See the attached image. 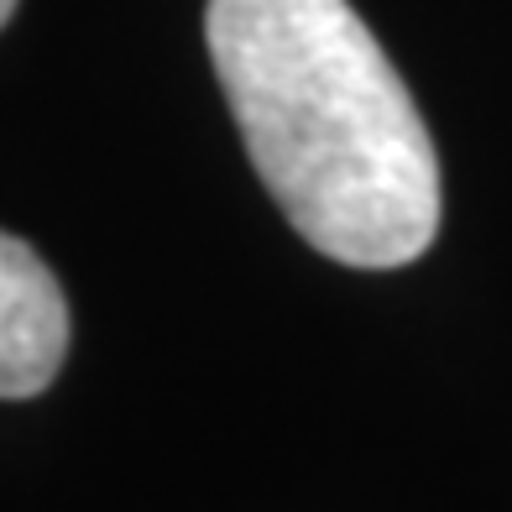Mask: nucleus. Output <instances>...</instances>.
I'll return each mask as SVG.
<instances>
[{
  "mask_svg": "<svg viewBox=\"0 0 512 512\" xmlns=\"http://www.w3.org/2000/svg\"><path fill=\"white\" fill-rule=\"evenodd\" d=\"M209 63L251 168L319 256L361 272L439 236V157L351 0H209Z\"/></svg>",
  "mask_w": 512,
  "mask_h": 512,
  "instance_id": "nucleus-1",
  "label": "nucleus"
},
{
  "mask_svg": "<svg viewBox=\"0 0 512 512\" xmlns=\"http://www.w3.org/2000/svg\"><path fill=\"white\" fill-rule=\"evenodd\" d=\"M68 356V298L42 256L0 230V398L48 392Z\"/></svg>",
  "mask_w": 512,
  "mask_h": 512,
  "instance_id": "nucleus-2",
  "label": "nucleus"
},
{
  "mask_svg": "<svg viewBox=\"0 0 512 512\" xmlns=\"http://www.w3.org/2000/svg\"><path fill=\"white\" fill-rule=\"evenodd\" d=\"M11 11H16V0H0V27L11 21Z\"/></svg>",
  "mask_w": 512,
  "mask_h": 512,
  "instance_id": "nucleus-3",
  "label": "nucleus"
}]
</instances>
